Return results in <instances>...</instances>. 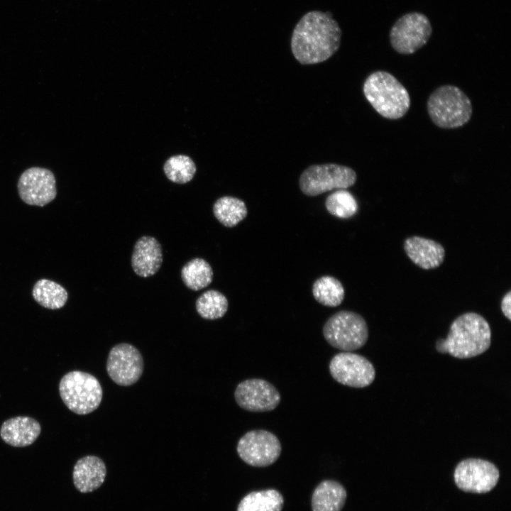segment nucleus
Segmentation results:
<instances>
[{
	"instance_id": "nucleus-23",
	"label": "nucleus",
	"mask_w": 511,
	"mask_h": 511,
	"mask_svg": "<svg viewBox=\"0 0 511 511\" xmlns=\"http://www.w3.org/2000/svg\"><path fill=\"white\" fill-rule=\"evenodd\" d=\"M213 270L204 259L195 258L186 263L181 270V278L185 286L198 291L209 286L213 280Z\"/></svg>"
},
{
	"instance_id": "nucleus-4",
	"label": "nucleus",
	"mask_w": 511,
	"mask_h": 511,
	"mask_svg": "<svg viewBox=\"0 0 511 511\" xmlns=\"http://www.w3.org/2000/svg\"><path fill=\"white\" fill-rule=\"evenodd\" d=\"M429 116L438 127L452 129L467 123L473 113L468 97L458 87L446 84L436 88L427 102Z\"/></svg>"
},
{
	"instance_id": "nucleus-24",
	"label": "nucleus",
	"mask_w": 511,
	"mask_h": 511,
	"mask_svg": "<svg viewBox=\"0 0 511 511\" xmlns=\"http://www.w3.org/2000/svg\"><path fill=\"white\" fill-rule=\"evenodd\" d=\"M312 292L316 301L326 307H338L345 297L342 283L331 275L317 278L312 285Z\"/></svg>"
},
{
	"instance_id": "nucleus-25",
	"label": "nucleus",
	"mask_w": 511,
	"mask_h": 511,
	"mask_svg": "<svg viewBox=\"0 0 511 511\" xmlns=\"http://www.w3.org/2000/svg\"><path fill=\"white\" fill-rule=\"evenodd\" d=\"M199 316L205 319L214 320L223 317L228 310L226 296L216 290H209L200 295L195 303Z\"/></svg>"
},
{
	"instance_id": "nucleus-14",
	"label": "nucleus",
	"mask_w": 511,
	"mask_h": 511,
	"mask_svg": "<svg viewBox=\"0 0 511 511\" xmlns=\"http://www.w3.org/2000/svg\"><path fill=\"white\" fill-rule=\"evenodd\" d=\"M234 397L240 407L253 412L273 410L280 402V395L276 388L259 378L240 383L235 390Z\"/></svg>"
},
{
	"instance_id": "nucleus-10",
	"label": "nucleus",
	"mask_w": 511,
	"mask_h": 511,
	"mask_svg": "<svg viewBox=\"0 0 511 511\" xmlns=\"http://www.w3.org/2000/svg\"><path fill=\"white\" fill-rule=\"evenodd\" d=\"M238 456L247 464L255 467H266L274 463L281 453L278 438L263 429L246 432L238 440L236 447Z\"/></svg>"
},
{
	"instance_id": "nucleus-27",
	"label": "nucleus",
	"mask_w": 511,
	"mask_h": 511,
	"mask_svg": "<svg viewBox=\"0 0 511 511\" xmlns=\"http://www.w3.org/2000/svg\"><path fill=\"white\" fill-rule=\"evenodd\" d=\"M166 177L172 182L185 184L192 180L197 168L187 155H177L168 158L163 166Z\"/></svg>"
},
{
	"instance_id": "nucleus-17",
	"label": "nucleus",
	"mask_w": 511,
	"mask_h": 511,
	"mask_svg": "<svg viewBox=\"0 0 511 511\" xmlns=\"http://www.w3.org/2000/svg\"><path fill=\"white\" fill-rule=\"evenodd\" d=\"M106 467L104 462L97 456H86L79 458L74 466L72 472L75 488L82 493L98 489L104 482Z\"/></svg>"
},
{
	"instance_id": "nucleus-13",
	"label": "nucleus",
	"mask_w": 511,
	"mask_h": 511,
	"mask_svg": "<svg viewBox=\"0 0 511 511\" xmlns=\"http://www.w3.org/2000/svg\"><path fill=\"white\" fill-rule=\"evenodd\" d=\"M106 371L117 385L128 386L134 384L143 371V360L140 351L126 343L114 346L109 353Z\"/></svg>"
},
{
	"instance_id": "nucleus-5",
	"label": "nucleus",
	"mask_w": 511,
	"mask_h": 511,
	"mask_svg": "<svg viewBox=\"0 0 511 511\" xmlns=\"http://www.w3.org/2000/svg\"><path fill=\"white\" fill-rule=\"evenodd\" d=\"M59 392L67 407L77 414H87L97 410L103 395L97 378L79 370L69 372L61 378Z\"/></svg>"
},
{
	"instance_id": "nucleus-2",
	"label": "nucleus",
	"mask_w": 511,
	"mask_h": 511,
	"mask_svg": "<svg viewBox=\"0 0 511 511\" xmlns=\"http://www.w3.org/2000/svg\"><path fill=\"white\" fill-rule=\"evenodd\" d=\"M490 342L491 330L486 319L478 313L466 312L454 319L447 337L437 340L436 348L441 353L468 358L484 353Z\"/></svg>"
},
{
	"instance_id": "nucleus-3",
	"label": "nucleus",
	"mask_w": 511,
	"mask_h": 511,
	"mask_svg": "<svg viewBox=\"0 0 511 511\" xmlns=\"http://www.w3.org/2000/svg\"><path fill=\"white\" fill-rule=\"evenodd\" d=\"M363 94L383 117L399 119L410 107V97L404 85L388 72L378 70L368 76L363 87Z\"/></svg>"
},
{
	"instance_id": "nucleus-16",
	"label": "nucleus",
	"mask_w": 511,
	"mask_h": 511,
	"mask_svg": "<svg viewBox=\"0 0 511 511\" xmlns=\"http://www.w3.org/2000/svg\"><path fill=\"white\" fill-rule=\"evenodd\" d=\"M163 259V250L159 241L153 236H143L134 245L131 266L137 275L148 278L160 270Z\"/></svg>"
},
{
	"instance_id": "nucleus-15",
	"label": "nucleus",
	"mask_w": 511,
	"mask_h": 511,
	"mask_svg": "<svg viewBox=\"0 0 511 511\" xmlns=\"http://www.w3.org/2000/svg\"><path fill=\"white\" fill-rule=\"evenodd\" d=\"M403 247L407 257L420 268L431 270L439 267L445 258V249L439 242L419 236L404 241Z\"/></svg>"
},
{
	"instance_id": "nucleus-6",
	"label": "nucleus",
	"mask_w": 511,
	"mask_h": 511,
	"mask_svg": "<svg viewBox=\"0 0 511 511\" xmlns=\"http://www.w3.org/2000/svg\"><path fill=\"white\" fill-rule=\"evenodd\" d=\"M322 331L331 346L346 352L361 348L368 338L365 319L361 314L348 310L331 316L324 323Z\"/></svg>"
},
{
	"instance_id": "nucleus-20",
	"label": "nucleus",
	"mask_w": 511,
	"mask_h": 511,
	"mask_svg": "<svg viewBox=\"0 0 511 511\" xmlns=\"http://www.w3.org/2000/svg\"><path fill=\"white\" fill-rule=\"evenodd\" d=\"M32 295L40 306L49 309H58L66 304L67 290L59 283L48 280H38L33 285Z\"/></svg>"
},
{
	"instance_id": "nucleus-18",
	"label": "nucleus",
	"mask_w": 511,
	"mask_h": 511,
	"mask_svg": "<svg viewBox=\"0 0 511 511\" xmlns=\"http://www.w3.org/2000/svg\"><path fill=\"white\" fill-rule=\"evenodd\" d=\"M39 422L28 416H18L3 422L0 436L7 444L14 447L31 445L40 434Z\"/></svg>"
},
{
	"instance_id": "nucleus-19",
	"label": "nucleus",
	"mask_w": 511,
	"mask_h": 511,
	"mask_svg": "<svg viewBox=\"0 0 511 511\" xmlns=\"http://www.w3.org/2000/svg\"><path fill=\"white\" fill-rule=\"evenodd\" d=\"M346 498V490L341 483L331 480H324L312 493V511H341Z\"/></svg>"
},
{
	"instance_id": "nucleus-8",
	"label": "nucleus",
	"mask_w": 511,
	"mask_h": 511,
	"mask_svg": "<svg viewBox=\"0 0 511 511\" xmlns=\"http://www.w3.org/2000/svg\"><path fill=\"white\" fill-rule=\"evenodd\" d=\"M432 33L429 19L419 12H410L398 18L390 31L392 48L402 55H411L427 44Z\"/></svg>"
},
{
	"instance_id": "nucleus-1",
	"label": "nucleus",
	"mask_w": 511,
	"mask_h": 511,
	"mask_svg": "<svg viewBox=\"0 0 511 511\" xmlns=\"http://www.w3.org/2000/svg\"><path fill=\"white\" fill-rule=\"evenodd\" d=\"M341 36V28L330 12L309 11L294 28L292 53L302 65L322 62L338 50Z\"/></svg>"
},
{
	"instance_id": "nucleus-22",
	"label": "nucleus",
	"mask_w": 511,
	"mask_h": 511,
	"mask_svg": "<svg viewBox=\"0 0 511 511\" xmlns=\"http://www.w3.org/2000/svg\"><path fill=\"white\" fill-rule=\"evenodd\" d=\"M215 218L224 226H236L248 214L245 202L232 196H224L219 198L213 205Z\"/></svg>"
},
{
	"instance_id": "nucleus-11",
	"label": "nucleus",
	"mask_w": 511,
	"mask_h": 511,
	"mask_svg": "<svg viewBox=\"0 0 511 511\" xmlns=\"http://www.w3.org/2000/svg\"><path fill=\"white\" fill-rule=\"evenodd\" d=\"M329 368L331 375L336 382L352 388L367 387L375 377L373 364L364 356L351 352L336 354Z\"/></svg>"
},
{
	"instance_id": "nucleus-9",
	"label": "nucleus",
	"mask_w": 511,
	"mask_h": 511,
	"mask_svg": "<svg viewBox=\"0 0 511 511\" xmlns=\"http://www.w3.org/2000/svg\"><path fill=\"white\" fill-rule=\"evenodd\" d=\"M500 472L490 461L470 458L460 461L455 468L454 479L458 488L463 492L483 494L497 485Z\"/></svg>"
},
{
	"instance_id": "nucleus-26",
	"label": "nucleus",
	"mask_w": 511,
	"mask_h": 511,
	"mask_svg": "<svg viewBox=\"0 0 511 511\" xmlns=\"http://www.w3.org/2000/svg\"><path fill=\"white\" fill-rule=\"evenodd\" d=\"M325 207L331 215L339 219H350L358 209L356 198L345 189L330 194L326 199Z\"/></svg>"
},
{
	"instance_id": "nucleus-21",
	"label": "nucleus",
	"mask_w": 511,
	"mask_h": 511,
	"mask_svg": "<svg viewBox=\"0 0 511 511\" xmlns=\"http://www.w3.org/2000/svg\"><path fill=\"white\" fill-rule=\"evenodd\" d=\"M284 499L280 492L274 489L253 491L240 501L237 511H281Z\"/></svg>"
},
{
	"instance_id": "nucleus-7",
	"label": "nucleus",
	"mask_w": 511,
	"mask_h": 511,
	"mask_svg": "<svg viewBox=\"0 0 511 511\" xmlns=\"http://www.w3.org/2000/svg\"><path fill=\"white\" fill-rule=\"evenodd\" d=\"M356 180V172L349 167L334 163L313 165L301 174L299 186L303 194L314 197L333 189H346Z\"/></svg>"
},
{
	"instance_id": "nucleus-12",
	"label": "nucleus",
	"mask_w": 511,
	"mask_h": 511,
	"mask_svg": "<svg viewBox=\"0 0 511 511\" xmlns=\"http://www.w3.org/2000/svg\"><path fill=\"white\" fill-rule=\"evenodd\" d=\"M17 189L21 199L32 206L44 207L57 195L53 173L40 167L26 170L18 180Z\"/></svg>"
},
{
	"instance_id": "nucleus-28",
	"label": "nucleus",
	"mask_w": 511,
	"mask_h": 511,
	"mask_svg": "<svg viewBox=\"0 0 511 511\" xmlns=\"http://www.w3.org/2000/svg\"><path fill=\"white\" fill-rule=\"evenodd\" d=\"M500 308L504 316L511 320V291L509 290L502 297Z\"/></svg>"
}]
</instances>
